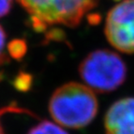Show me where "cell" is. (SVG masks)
I'll list each match as a JSON object with an SVG mask.
<instances>
[{
    "mask_svg": "<svg viewBox=\"0 0 134 134\" xmlns=\"http://www.w3.org/2000/svg\"><path fill=\"white\" fill-rule=\"evenodd\" d=\"M78 71L85 85L102 93L116 90L127 77V66L122 58L108 49H98L88 54Z\"/></svg>",
    "mask_w": 134,
    "mask_h": 134,
    "instance_id": "3",
    "label": "cell"
},
{
    "mask_svg": "<svg viewBox=\"0 0 134 134\" xmlns=\"http://www.w3.org/2000/svg\"><path fill=\"white\" fill-rule=\"evenodd\" d=\"M13 0H0V18L6 16L10 11Z\"/></svg>",
    "mask_w": 134,
    "mask_h": 134,
    "instance_id": "9",
    "label": "cell"
},
{
    "mask_svg": "<svg viewBox=\"0 0 134 134\" xmlns=\"http://www.w3.org/2000/svg\"><path fill=\"white\" fill-rule=\"evenodd\" d=\"M27 134H68L56 122L44 120L30 129Z\"/></svg>",
    "mask_w": 134,
    "mask_h": 134,
    "instance_id": "6",
    "label": "cell"
},
{
    "mask_svg": "<svg viewBox=\"0 0 134 134\" xmlns=\"http://www.w3.org/2000/svg\"><path fill=\"white\" fill-rule=\"evenodd\" d=\"M25 47L23 40H13L9 44V51L14 57L21 56L25 51Z\"/></svg>",
    "mask_w": 134,
    "mask_h": 134,
    "instance_id": "8",
    "label": "cell"
},
{
    "mask_svg": "<svg viewBox=\"0 0 134 134\" xmlns=\"http://www.w3.org/2000/svg\"><path fill=\"white\" fill-rule=\"evenodd\" d=\"M106 134H134V97L116 100L104 117Z\"/></svg>",
    "mask_w": 134,
    "mask_h": 134,
    "instance_id": "5",
    "label": "cell"
},
{
    "mask_svg": "<svg viewBox=\"0 0 134 134\" xmlns=\"http://www.w3.org/2000/svg\"><path fill=\"white\" fill-rule=\"evenodd\" d=\"M8 113H18V114H27V115H32L31 112H29L28 110H25L23 108L17 106V105H8V106L3 107L0 108V134H4V130H3L2 124H1V116L4 115L5 114Z\"/></svg>",
    "mask_w": 134,
    "mask_h": 134,
    "instance_id": "7",
    "label": "cell"
},
{
    "mask_svg": "<svg viewBox=\"0 0 134 134\" xmlns=\"http://www.w3.org/2000/svg\"><path fill=\"white\" fill-rule=\"evenodd\" d=\"M5 44H6V33H5L2 26L0 25V57L3 53Z\"/></svg>",
    "mask_w": 134,
    "mask_h": 134,
    "instance_id": "10",
    "label": "cell"
},
{
    "mask_svg": "<svg viewBox=\"0 0 134 134\" xmlns=\"http://www.w3.org/2000/svg\"><path fill=\"white\" fill-rule=\"evenodd\" d=\"M31 16L35 28L50 25L75 27L98 0H18Z\"/></svg>",
    "mask_w": 134,
    "mask_h": 134,
    "instance_id": "2",
    "label": "cell"
},
{
    "mask_svg": "<svg viewBox=\"0 0 134 134\" xmlns=\"http://www.w3.org/2000/svg\"><path fill=\"white\" fill-rule=\"evenodd\" d=\"M48 111L57 124L69 129L85 128L98 113V100L94 91L77 82L58 88L50 98Z\"/></svg>",
    "mask_w": 134,
    "mask_h": 134,
    "instance_id": "1",
    "label": "cell"
},
{
    "mask_svg": "<svg viewBox=\"0 0 134 134\" xmlns=\"http://www.w3.org/2000/svg\"><path fill=\"white\" fill-rule=\"evenodd\" d=\"M104 33L115 49L134 53V0H123L110 9Z\"/></svg>",
    "mask_w": 134,
    "mask_h": 134,
    "instance_id": "4",
    "label": "cell"
}]
</instances>
